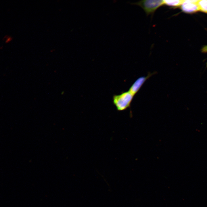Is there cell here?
Segmentation results:
<instances>
[{
    "label": "cell",
    "mask_w": 207,
    "mask_h": 207,
    "mask_svg": "<svg viewBox=\"0 0 207 207\" xmlns=\"http://www.w3.org/2000/svg\"><path fill=\"white\" fill-rule=\"evenodd\" d=\"M134 95L129 91L113 97V103L118 111H122L129 108Z\"/></svg>",
    "instance_id": "1"
},
{
    "label": "cell",
    "mask_w": 207,
    "mask_h": 207,
    "mask_svg": "<svg viewBox=\"0 0 207 207\" xmlns=\"http://www.w3.org/2000/svg\"><path fill=\"white\" fill-rule=\"evenodd\" d=\"M198 0H183L181 9L187 13H193L199 10L197 3Z\"/></svg>",
    "instance_id": "4"
},
{
    "label": "cell",
    "mask_w": 207,
    "mask_h": 207,
    "mask_svg": "<svg viewBox=\"0 0 207 207\" xmlns=\"http://www.w3.org/2000/svg\"><path fill=\"white\" fill-rule=\"evenodd\" d=\"M197 3L200 10L207 13V0H198Z\"/></svg>",
    "instance_id": "6"
},
{
    "label": "cell",
    "mask_w": 207,
    "mask_h": 207,
    "mask_svg": "<svg viewBox=\"0 0 207 207\" xmlns=\"http://www.w3.org/2000/svg\"><path fill=\"white\" fill-rule=\"evenodd\" d=\"M141 7L147 15L153 14L159 7L164 5L163 0H145L134 3Z\"/></svg>",
    "instance_id": "2"
},
{
    "label": "cell",
    "mask_w": 207,
    "mask_h": 207,
    "mask_svg": "<svg viewBox=\"0 0 207 207\" xmlns=\"http://www.w3.org/2000/svg\"><path fill=\"white\" fill-rule=\"evenodd\" d=\"M11 39V37H8L7 39H6V42H8L10 41Z\"/></svg>",
    "instance_id": "8"
},
{
    "label": "cell",
    "mask_w": 207,
    "mask_h": 207,
    "mask_svg": "<svg viewBox=\"0 0 207 207\" xmlns=\"http://www.w3.org/2000/svg\"><path fill=\"white\" fill-rule=\"evenodd\" d=\"M156 73V72L152 73H149L146 76H142L139 78L133 84L128 91L135 95L138 92L146 80Z\"/></svg>",
    "instance_id": "3"
},
{
    "label": "cell",
    "mask_w": 207,
    "mask_h": 207,
    "mask_svg": "<svg viewBox=\"0 0 207 207\" xmlns=\"http://www.w3.org/2000/svg\"><path fill=\"white\" fill-rule=\"evenodd\" d=\"M203 51L207 52V46L204 47L202 49Z\"/></svg>",
    "instance_id": "7"
},
{
    "label": "cell",
    "mask_w": 207,
    "mask_h": 207,
    "mask_svg": "<svg viewBox=\"0 0 207 207\" xmlns=\"http://www.w3.org/2000/svg\"><path fill=\"white\" fill-rule=\"evenodd\" d=\"M183 0H163L164 5L171 7H177L181 5Z\"/></svg>",
    "instance_id": "5"
}]
</instances>
